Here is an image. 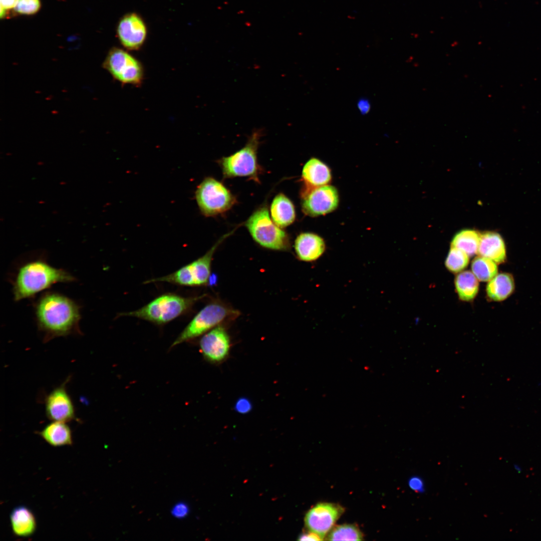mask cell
<instances>
[{
  "label": "cell",
  "instance_id": "obj_23",
  "mask_svg": "<svg viewBox=\"0 0 541 541\" xmlns=\"http://www.w3.org/2000/svg\"><path fill=\"white\" fill-rule=\"evenodd\" d=\"M480 234L471 229H465L456 233L451 241V247L461 250L468 256L477 253Z\"/></svg>",
  "mask_w": 541,
  "mask_h": 541
},
{
  "label": "cell",
  "instance_id": "obj_24",
  "mask_svg": "<svg viewBox=\"0 0 541 541\" xmlns=\"http://www.w3.org/2000/svg\"><path fill=\"white\" fill-rule=\"evenodd\" d=\"M471 267L472 273L475 277L482 282L490 281L497 274L496 263L490 259L480 256L473 259Z\"/></svg>",
  "mask_w": 541,
  "mask_h": 541
},
{
  "label": "cell",
  "instance_id": "obj_13",
  "mask_svg": "<svg viewBox=\"0 0 541 541\" xmlns=\"http://www.w3.org/2000/svg\"><path fill=\"white\" fill-rule=\"evenodd\" d=\"M69 380L54 388L45 398L46 415L51 421L68 423L76 419L74 405L66 387Z\"/></svg>",
  "mask_w": 541,
  "mask_h": 541
},
{
  "label": "cell",
  "instance_id": "obj_19",
  "mask_svg": "<svg viewBox=\"0 0 541 541\" xmlns=\"http://www.w3.org/2000/svg\"><path fill=\"white\" fill-rule=\"evenodd\" d=\"M270 212L273 221L281 228L290 225L295 220V206L291 200L283 193L278 194L273 199Z\"/></svg>",
  "mask_w": 541,
  "mask_h": 541
},
{
  "label": "cell",
  "instance_id": "obj_12",
  "mask_svg": "<svg viewBox=\"0 0 541 541\" xmlns=\"http://www.w3.org/2000/svg\"><path fill=\"white\" fill-rule=\"evenodd\" d=\"M117 36L121 44L127 50L140 49L147 36V28L141 16L135 13L125 14L117 26Z\"/></svg>",
  "mask_w": 541,
  "mask_h": 541
},
{
  "label": "cell",
  "instance_id": "obj_27",
  "mask_svg": "<svg viewBox=\"0 0 541 541\" xmlns=\"http://www.w3.org/2000/svg\"><path fill=\"white\" fill-rule=\"evenodd\" d=\"M41 8L40 0H18L14 8L16 12L23 15H33Z\"/></svg>",
  "mask_w": 541,
  "mask_h": 541
},
{
  "label": "cell",
  "instance_id": "obj_18",
  "mask_svg": "<svg viewBox=\"0 0 541 541\" xmlns=\"http://www.w3.org/2000/svg\"><path fill=\"white\" fill-rule=\"evenodd\" d=\"M10 521L13 533L18 537H27L35 532L37 523L32 511L24 506L15 508L10 514Z\"/></svg>",
  "mask_w": 541,
  "mask_h": 541
},
{
  "label": "cell",
  "instance_id": "obj_21",
  "mask_svg": "<svg viewBox=\"0 0 541 541\" xmlns=\"http://www.w3.org/2000/svg\"><path fill=\"white\" fill-rule=\"evenodd\" d=\"M514 283L511 275L507 273L496 275L486 286L488 297L495 301L506 299L513 292Z\"/></svg>",
  "mask_w": 541,
  "mask_h": 541
},
{
  "label": "cell",
  "instance_id": "obj_29",
  "mask_svg": "<svg viewBox=\"0 0 541 541\" xmlns=\"http://www.w3.org/2000/svg\"><path fill=\"white\" fill-rule=\"evenodd\" d=\"M188 513V506L184 502H179L176 503L173 506L171 509L172 515L178 518H181L186 516Z\"/></svg>",
  "mask_w": 541,
  "mask_h": 541
},
{
  "label": "cell",
  "instance_id": "obj_8",
  "mask_svg": "<svg viewBox=\"0 0 541 541\" xmlns=\"http://www.w3.org/2000/svg\"><path fill=\"white\" fill-rule=\"evenodd\" d=\"M103 67L113 78L122 84L140 86L144 79V69L140 62L127 51L112 48L109 51Z\"/></svg>",
  "mask_w": 541,
  "mask_h": 541
},
{
  "label": "cell",
  "instance_id": "obj_9",
  "mask_svg": "<svg viewBox=\"0 0 541 541\" xmlns=\"http://www.w3.org/2000/svg\"><path fill=\"white\" fill-rule=\"evenodd\" d=\"M237 313L218 303L208 304L192 319L171 346H176L194 339Z\"/></svg>",
  "mask_w": 541,
  "mask_h": 541
},
{
  "label": "cell",
  "instance_id": "obj_1",
  "mask_svg": "<svg viewBox=\"0 0 541 541\" xmlns=\"http://www.w3.org/2000/svg\"><path fill=\"white\" fill-rule=\"evenodd\" d=\"M36 314L45 341L68 335L78 329L79 309L73 301L63 296L57 294L44 296L38 304Z\"/></svg>",
  "mask_w": 541,
  "mask_h": 541
},
{
  "label": "cell",
  "instance_id": "obj_34",
  "mask_svg": "<svg viewBox=\"0 0 541 541\" xmlns=\"http://www.w3.org/2000/svg\"><path fill=\"white\" fill-rule=\"evenodd\" d=\"M6 15V10L1 6L0 17L1 19L5 18Z\"/></svg>",
  "mask_w": 541,
  "mask_h": 541
},
{
  "label": "cell",
  "instance_id": "obj_5",
  "mask_svg": "<svg viewBox=\"0 0 541 541\" xmlns=\"http://www.w3.org/2000/svg\"><path fill=\"white\" fill-rule=\"evenodd\" d=\"M244 224L253 240L260 245L276 250L289 248L287 234L273 221L266 206L256 209Z\"/></svg>",
  "mask_w": 541,
  "mask_h": 541
},
{
  "label": "cell",
  "instance_id": "obj_11",
  "mask_svg": "<svg viewBox=\"0 0 541 541\" xmlns=\"http://www.w3.org/2000/svg\"><path fill=\"white\" fill-rule=\"evenodd\" d=\"M344 512V508L339 504L320 502L307 512L305 524L310 531L324 539Z\"/></svg>",
  "mask_w": 541,
  "mask_h": 541
},
{
  "label": "cell",
  "instance_id": "obj_30",
  "mask_svg": "<svg viewBox=\"0 0 541 541\" xmlns=\"http://www.w3.org/2000/svg\"><path fill=\"white\" fill-rule=\"evenodd\" d=\"M251 408V405L250 402L245 398L239 399L237 401L235 405V409L238 412L240 413H247Z\"/></svg>",
  "mask_w": 541,
  "mask_h": 541
},
{
  "label": "cell",
  "instance_id": "obj_17",
  "mask_svg": "<svg viewBox=\"0 0 541 541\" xmlns=\"http://www.w3.org/2000/svg\"><path fill=\"white\" fill-rule=\"evenodd\" d=\"M302 176L306 186L317 187L328 184L332 178L329 167L316 158L310 159L304 165Z\"/></svg>",
  "mask_w": 541,
  "mask_h": 541
},
{
  "label": "cell",
  "instance_id": "obj_2",
  "mask_svg": "<svg viewBox=\"0 0 541 541\" xmlns=\"http://www.w3.org/2000/svg\"><path fill=\"white\" fill-rule=\"evenodd\" d=\"M73 277L61 269L42 261H34L23 265L17 275L14 287L15 300L32 297L59 282H69Z\"/></svg>",
  "mask_w": 541,
  "mask_h": 541
},
{
  "label": "cell",
  "instance_id": "obj_33",
  "mask_svg": "<svg viewBox=\"0 0 541 541\" xmlns=\"http://www.w3.org/2000/svg\"><path fill=\"white\" fill-rule=\"evenodd\" d=\"M18 0H0L1 6L5 9H11L15 7Z\"/></svg>",
  "mask_w": 541,
  "mask_h": 541
},
{
  "label": "cell",
  "instance_id": "obj_14",
  "mask_svg": "<svg viewBox=\"0 0 541 541\" xmlns=\"http://www.w3.org/2000/svg\"><path fill=\"white\" fill-rule=\"evenodd\" d=\"M199 346L206 359L214 363L220 362L228 354L230 340L224 329L218 326L203 336Z\"/></svg>",
  "mask_w": 541,
  "mask_h": 541
},
{
  "label": "cell",
  "instance_id": "obj_32",
  "mask_svg": "<svg viewBox=\"0 0 541 541\" xmlns=\"http://www.w3.org/2000/svg\"><path fill=\"white\" fill-rule=\"evenodd\" d=\"M298 540H323V539L319 535H318V534H316V533H315L314 532L310 531V532L308 533H303V534H302L299 537Z\"/></svg>",
  "mask_w": 541,
  "mask_h": 541
},
{
  "label": "cell",
  "instance_id": "obj_16",
  "mask_svg": "<svg viewBox=\"0 0 541 541\" xmlns=\"http://www.w3.org/2000/svg\"><path fill=\"white\" fill-rule=\"evenodd\" d=\"M477 253L479 256L490 259L496 263L504 262L506 250L502 238L495 232L487 231L480 234Z\"/></svg>",
  "mask_w": 541,
  "mask_h": 541
},
{
  "label": "cell",
  "instance_id": "obj_15",
  "mask_svg": "<svg viewBox=\"0 0 541 541\" xmlns=\"http://www.w3.org/2000/svg\"><path fill=\"white\" fill-rule=\"evenodd\" d=\"M294 247L298 258L306 262L317 260L326 249L323 238L312 232H303L298 235L295 241Z\"/></svg>",
  "mask_w": 541,
  "mask_h": 541
},
{
  "label": "cell",
  "instance_id": "obj_22",
  "mask_svg": "<svg viewBox=\"0 0 541 541\" xmlns=\"http://www.w3.org/2000/svg\"><path fill=\"white\" fill-rule=\"evenodd\" d=\"M455 288L460 300L472 301L477 294L479 284L477 279L470 271L458 274L455 279Z\"/></svg>",
  "mask_w": 541,
  "mask_h": 541
},
{
  "label": "cell",
  "instance_id": "obj_25",
  "mask_svg": "<svg viewBox=\"0 0 541 541\" xmlns=\"http://www.w3.org/2000/svg\"><path fill=\"white\" fill-rule=\"evenodd\" d=\"M329 540H361L363 534L356 525L344 524L333 527L326 536Z\"/></svg>",
  "mask_w": 541,
  "mask_h": 541
},
{
  "label": "cell",
  "instance_id": "obj_3",
  "mask_svg": "<svg viewBox=\"0 0 541 541\" xmlns=\"http://www.w3.org/2000/svg\"><path fill=\"white\" fill-rule=\"evenodd\" d=\"M202 297H183L174 294H165L139 309L122 313L119 316L135 317L155 324L162 325L187 312Z\"/></svg>",
  "mask_w": 541,
  "mask_h": 541
},
{
  "label": "cell",
  "instance_id": "obj_35",
  "mask_svg": "<svg viewBox=\"0 0 541 541\" xmlns=\"http://www.w3.org/2000/svg\"><path fill=\"white\" fill-rule=\"evenodd\" d=\"M514 467L515 469V470H516V471H517L518 472H520V471H521V467H520V466H518V465L515 464V465H514Z\"/></svg>",
  "mask_w": 541,
  "mask_h": 541
},
{
  "label": "cell",
  "instance_id": "obj_7",
  "mask_svg": "<svg viewBox=\"0 0 541 541\" xmlns=\"http://www.w3.org/2000/svg\"><path fill=\"white\" fill-rule=\"evenodd\" d=\"M227 235L221 237L203 256L168 275L152 279L144 283L167 282L184 286H200L208 281L213 255L218 245Z\"/></svg>",
  "mask_w": 541,
  "mask_h": 541
},
{
  "label": "cell",
  "instance_id": "obj_31",
  "mask_svg": "<svg viewBox=\"0 0 541 541\" xmlns=\"http://www.w3.org/2000/svg\"><path fill=\"white\" fill-rule=\"evenodd\" d=\"M357 107L362 114H367L370 110L371 105L368 100L361 99L357 103Z\"/></svg>",
  "mask_w": 541,
  "mask_h": 541
},
{
  "label": "cell",
  "instance_id": "obj_26",
  "mask_svg": "<svg viewBox=\"0 0 541 541\" xmlns=\"http://www.w3.org/2000/svg\"><path fill=\"white\" fill-rule=\"evenodd\" d=\"M468 257L461 250L451 247L445 260V266L450 272L458 273L467 267Z\"/></svg>",
  "mask_w": 541,
  "mask_h": 541
},
{
  "label": "cell",
  "instance_id": "obj_6",
  "mask_svg": "<svg viewBox=\"0 0 541 541\" xmlns=\"http://www.w3.org/2000/svg\"><path fill=\"white\" fill-rule=\"evenodd\" d=\"M196 200L201 213L207 217L225 212L236 203V198L220 182L207 177L197 186Z\"/></svg>",
  "mask_w": 541,
  "mask_h": 541
},
{
  "label": "cell",
  "instance_id": "obj_28",
  "mask_svg": "<svg viewBox=\"0 0 541 541\" xmlns=\"http://www.w3.org/2000/svg\"><path fill=\"white\" fill-rule=\"evenodd\" d=\"M409 488L417 493H423L425 491V483L422 478L417 475L410 477L408 481Z\"/></svg>",
  "mask_w": 541,
  "mask_h": 541
},
{
  "label": "cell",
  "instance_id": "obj_4",
  "mask_svg": "<svg viewBox=\"0 0 541 541\" xmlns=\"http://www.w3.org/2000/svg\"><path fill=\"white\" fill-rule=\"evenodd\" d=\"M260 138V133L254 132L243 147L218 161L224 178L247 177L259 182L261 168L257 162V151Z\"/></svg>",
  "mask_w": 541,
  "mask_h": 541
},
{
  "label": "cell",
  "instance_id": "obj_10",
  "mask_svg": "<svg viewBox=\"0 0 541 541\" xmlns=\"http://www.w3.org/2000/svg\"><path fill=\"white\" fill-rule=\"evenodd\" d=\"M302 208L306 215L315 217L335 210L339 202L337 189L331 185L317 187L305 185L301 192Z\"/></svg>",
  "mask_w": 541,
  "mask_h": 541
},
{
  "label": "cell",
  "instance_id": "obj_20",
  "mask_svg": "<svg viewBox=\"0 0 541 541\" xmlns=\"http://www.w3.org/2000/svg\"><path fill=\"white\" fill-rule=\"evenodd\" d=\"M38 434L52 446L71 445L73 443L72 431L66 422L52 421Z\"/></svg>",
  "mask_w": 541,
  "mask_h": 541
}]
</instances>
